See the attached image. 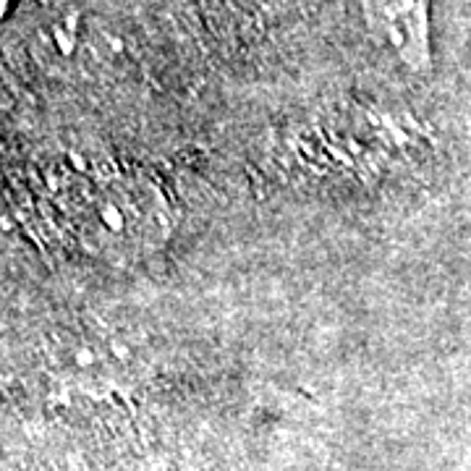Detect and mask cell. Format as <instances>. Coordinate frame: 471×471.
Listing matches in <instances>:
<instances>
[{
	"mask_svg": "<svg viewBox=\"0 0 471 471\" xmlns=\"http://www.w3.org/2000/svg\"><path fill=\"white\" fill-rule=\"evenodd\" d=\"M422 139V126L414 118L385 113H356L325 118L301 131L296 152L311 160L317 173H343L353 178H377L396 160L398 152ZM309 165V168H311Z\"/></svg>",
	"mask_w": 471,
	"mask_h": 471,
	"instance_id": "6da1fadb",
	"label": "cell"
}]
</instances>
